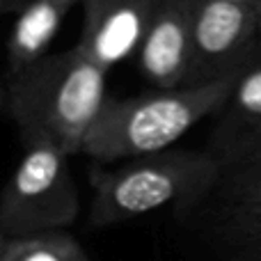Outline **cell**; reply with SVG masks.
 I'll return each instance as SVG.
<instances>
[{"label":"cell","mask_w":261,"mask_h":261,"mask_svg":"<svg viewBox=\"0 0 261 261\" xmlns=\"http://www.w3.org/2000/svg\"><path fill=\"white\" fill-rule=\"evenodd\" d=\"M239 76L172 90L153 87L126 99L110 94L81 153L101 165H115L172 149L202 119L225 108Z\"/></svg>","instance_id":"3957f363"},{"label":"cell","mask_w":261,"mask_h":261,"mask_svg":"<svg viewBox=\"0 0 261 261\" xmlns=\"http://www.w3.org/2000/svg\"><path fill=\"white\" fill-rule=\"evenodd\" d=\"M5 261H90V257L69 231H50L9 239Z\"/></svg>","instance_id":"7c38bea8"},{"label":"cell","mask_w":261,"mask_h":261,"mask_svg":"<svg viewBox=\"0 0 261 261\" xmlns=\"http://www.w3.org/2000/svg\"><path fill=\"white\" fill-rule=\"evenodd\" d=\"M161 0H85L78 48L110 71L135 58Z\"/></svg>","instance_id":"52a82bcc"},{"label":"cell","mask_w":261,"mask_h":261,"mask_svg":"<svg viewBox=\"0 0 261 261\" xmlns=\"http://www.w3.org/2000/svg\"><path fill=\"white\" fill-rule=\"evenodd\" d=\"M261 37V9L222 0H195L193 12V83L239 76Z\"/></svg>","instance_id":"5b68a950"},{"label":"cell","mask_w":261,"mask_h":261,"mask_svg":"<svg viewBox=\"0 0 261 261\" xmlns=\"http://www.w3.org/2000/svg\"><path fill=\"white\" fill-rule=\"evenodd\" d=\"M81 213L69 153L53 142L28 140L0 190V231L7 239L67 231Z\"/></svg>","instance_id":"277c9868"},{"label":"cell","mask_w":261,"mask_h":261,"mask_svg":"<svg viewBox=\"0 0 261 261\" xmlns=\"http://www.w3.org/2000/svg\"><path fill=\"white\" fill-rule=\"evenodd\" d=\"M222 3H236V5H248V7L261 9V0H222Z\"/></svg>","instance_id":"5bb4252c"},{"label":"cell","mask_w":261,"mask_h":261,"mask_svg":"<svg viewBox=\"0 0 261 261\" xmlns=\"http://www.w3.org/2000/svg\"><path fill=\"white\" fill-rule=\"evenodd\" d=\"M108 99V71L78 46L46 53L12 73L7 85V106L23 142H53L69 156L83 151Z\"/></svg>","instance_id":"6da1fadb"},{"label":"cell","mask_w":261,"mask_h":261,"mask_svg":"<svg viewBox=\"0 0 261 261\" xmlns=\"http://www.w3.org/2000/svg\"><path fill=\"white\" fill-rule=\"evenodd\" d=\"M5 103H7V92H5L3 87H0V110L5 108Z\"/></svg>","instance_id":"2e32d148"},{"label":"cell","mask_w":261,"mask_h":261,"mask_svg":"<svg viewBox=\"0 0 261 261\" xmlns=\"http://www.w3.org/2000/svg\"><path fill=\"white\" fill-rule=\"evenodd\" d=\"M195 0H161L135 53L138 71L161 90L190 85Z\"/></svg>","instance_id":"8992f818"},{"label":"cell","mask_w":261,"mask_h":261,"mask_svg":"<svg viewBox=\"0 0 261 261\" xmlns=\"http://www.w3.org/2000/svg\"><path fill=\"white\" fill-rule=\"evenodd\" d=\"M83 3L85 0H30L14 14L7 35V76L44 58L69 12Z\"/></svg>","instance_id":"ba28073f"},{"label":"cell","mask_w":261,"mask_h":261,"mask_svg":"<svg viewBox=\"0 0 261 261\" xmlns=\"http://www.w3.org/2000/svg\"><path fill=\"white\" fill-rule=\"evenodd\" d=\"M220 113L222 122L218 126V142L261 133V60H252L241 71L229 101Z\"/></svg>","instance_id":"8fae6325"},{"label":"cell","mask_w":261,"mask_h":261,"mask_svg":"<svg viewBox=\"0 0 261 261\" xmlns=\"http://www.w3.org/2000/svg\"><path fill=\"white\" fill-rule=\"evenodd\" d=\"M7 243H9V239L0 231V261H5V254H7Z\"/></svg>","instance_id":"9a60e30c"},{"label":"cell","mask_w":261,"mask_h":261,"mask_svg":"<svg viewBox=\"0 0 261 261\" xmlns=\"http://www.w3.org/2000/svg\"><path fill=\"white\" fill-rule=\"evenodd\" d=\"M30 0H0V16L5 14H18Z\"/></svg>","instance_id":"4fadbf2b"},{"label":"cell","mask_w":261,"mask_h":261,"mask_svg":"<svg viewBox=\"0 0 261 261\" xmlns=\"http://www.w3.org/2000/svg\"><path fill=\"white\" fill-rule=\"evenodd\" d=\"M216 239L234 261H261V199L222 202Z\"/></svg>","instance_id":"30bf717a"},{"label":"cell","mask_w":261,"mask_h":261,"mask_svg":"<svg viewBox=\"0 0 261 261\" xmlns=\"http://www.w3.org/2000/svg\"><path fill=\"white\" fill-rule=\"evenodd\" d=\"M220 158L222 202H257L261 199V133L241 135L213 149Z\"/></svg>","instance_id":"9c48e42d"},{"label":"cell","mask_w":261,"mask_h":261,"mask_svg":"<svg viewBox=\"0 0 261 261\" xmlns=\"http://www.w3.org/2000/svg\"><path fill=\"white\" fill-rule=\"evenodd\" d=\"M220 179L222 165L213 149L172 147L115 165L96 163L90 172V222L94 227H115L163 208L193 211L218 190Z\"/></svg>","instance_id":"7a4b0ae2"}]
</instances>
